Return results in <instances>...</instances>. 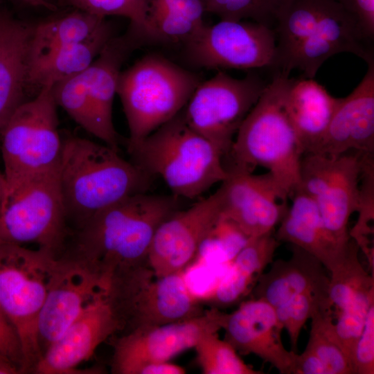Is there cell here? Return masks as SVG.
Listing matches in <instances>:
<instances>
[{
    "mask_svg": "<svg viewBox=\"0 0 374 374\" xmlns=\"http://www.w3.org/2000/svg\"><path fill=\"white\" fill-rule=\"evenodd\" d=\"M285 0H204L206 12L221 20L256 21L274 28L276 14Z\"/></svg>",
    "mask_w": 374,
    "mask_h": 374,
    "instance_id": "e575fe53",
    "label": "cell"
},
{
    "mask_svg": "<svg viewBox=\"0 0 374 374\" xmlns=\"http://www.w3.org/2000/svg\"><path fill=\"white\" fill-rule=\"evenodd\" d=\"M341 100L314 78H290L285 109L304 154L318 146Z\"/></svg>",
    "mask_w": 374,
    "mask_h": 374,
    "instance_id": "cb8c5ba5",
    "label": "cell"
},
{
    "mask_svg": "<svg viewBox=\"0 0 374 374\" xmlns=\"http://www.w3.org/2000/svg\"><path fill=\"white\" fill-rule=\"evenodd\" d=\"M113 37L114 30L105 20L84 40L62 46L30 63L28 84L42 88L84 71Z\"/></svg>",
    "mask_w": 374,
    "mask_h": 374,
    "instance_id": "4316f807",
    "label": "cell"
},
{
    "mask_svg": "<svg viewBox=\"0 0 374 374\" xmlns=\"http://www.w3.org/2000/svg\"><path fill=\"white\" fill-rule=\"evenodd\" d=\"M108 289L104 278L86 262L67 253L57 258L37 321L42 355Z\"/></svg>",
    "mask_w": 374,
    "mask_h": 374,
    "instance_id": "5bb4252c",
    "label": "cell"
},
{
    "mask_svg": "<svg viewBox=\"0 0 374 374\" xmlns=\"http://www.w3.org/2000/svg\"><path fill=\"white\" fill-rule=\"evenodd\" d=\"M186 370L170 361L148 363L141 367L138 374H184Z\"/></svg>",
    "mask_w": 374,
    "mask_h": 374,
    "instance_id": "ee69618b",
    "label": "cell"
},
{
    "mask_svg": "<svg viewBox=\"0 0 374 374\" xmlns=\"http://www.w3.org/2000/svg\"><path fill=\"white\" fill-rule=\"evenodd\" d=\"M202 2H203V3H204V0H202Z\"/></svg>",
    "mask_w": 374,
    "mask_h": 374,
    "instance_id": "681fc988",
    "label": "cell"
},
{
    "mask_svg": "<svg viewBox=\"0 0 374 374\" xmlns=\"http://www.w3.org/2000/svg\"><path fill=\"white\" fill-rule=\"evenodd\" d=\"M370 154L350 151L336 157L306 154L301 159L298 187L314 201L323 224L340 246L351 238L348 222L358 207L359 184Z\"/></svg>",
    "mask_w": 374,
    "mask_h": 374,
    "instance_id": "8fae6325",
    "label": "cell"
},
{
    "mask_svg": "<svg viewBox=\"0 0 374 374\" xmlns=\"http://www.w3.org/2000/svg\"><path fill=\"white\" fill-rule=\"evenodd\" d=\"M353 18L337 2L328 0L313 32L300 46L290 66L302 77L314 78L326 60L340 53H351L368 64L374 63V50Z\"/></svg>",
    "mask_w": 374,
    "mask_h": 374,
    "instance_id": "d6986e66",
    "label": "cell"
},
{
    "mask_svg": "<svg viewBox=\"0 0 374 374\" xmlns=\"http://www.w3.org/2000/svg\"><path fill=\"white\" fill-rule=\"evenodd\" d=\"M359 195L357 211L359 217L355 226L349 231L350 238L366 254L371 253L369 235L373 233L374 213V159L373 155L368 156L364 163L360 179Z\"/></svg>",
    "mask_w": 374,
    "mask_h": 374,
    "instance_id": "74e56055",
    "label": "cell"
},
{
    "mask_svg": "<svg viewBox=\"0 0 374 374\" xmlns=\"http://www.w3.org/2000/svg\"><path fill=\"white\" fill-rule=\"evenodd\" d=\"M290 80L289 76L274 72L224 158L230 162L226 170L253 172L258 166L267 168L287 199L299 186L304 154L285 109Z\"/></svg>",
    "mask_w": 374,
    "mask_h": 374,
    "instance_id": "3957f363",
    "label": "cell"
},
{
    "mask_svg": "<svg viewBox=\"0 0 374 374\" xmlns=\"http://www.w3.org/2000/svg\"><path fill=\"white\" fill-rule=\"evenodd\" d=\"M6 179L4 175L2 174L0 171V204L4 197L5 193H6Z\"/></svg>",
    "mask_w": 374,
    "mask_h": 374,
    "instance_id": "7dc6e473",
    "label": "cell"
},
{
    "mask_svg": "<svg viewBox=\"0 0 374 374\" xmlns=\"http://www.w3.org/2000/svg\"><path fill=\"white\" fill-rule=\"evenodd\" d=\"M193 65L207 69H274L276 35L274 28L251 20H221L205 25L186 43Z\"/></svg>",
    "mask_w": 374,
    "mask_h": 374,
    "instance_id": "7c38bea8",
    "label": "cell"
},
{
    "mask_svg": "<svg viewBox=\"0 0 374 374\" xmlns=\"http://www.w3.org/2000/svg\"><path fill=\"white\" fill-rule=\"evenodd\" d=\"M143 12L145 17V0H130ZM146 20V19H145Z\"/></svg>",
    "mask_w": 374,
    "mask_h": 374,
    "instance_id": "c3c4849f",
    "label": "cell"
},
{
    "mask_svg": "<svg viewBox=\"0 0 374 374\" xmlns=\"http://www.w3.org/2000/svg\"><path fill=\"white\" fill-rule=\"evenodd\" d=\"M359 246L351 238L349 246L330 273L328 299L337 312L357 296L374 289L373 276L362 265L358 256Z\"/></svg>",
    "mask_w": 374,
    "mask_h": 374,
    "instance_id": "f546056e",
    "label": "cell"
},
{
    "mask_svg": "<svg viewBox=\"0 0 374 374\" xmlns=\"http://www.w3.org/2000/svg\"><path fill=\"white\" fill-rule=\"evenodd\" d=\"M21 373L20 369L12 362L0 356V374Z\"/></svg>",
    "mask_w": 374,
    "mask_h": 374,
    "instance_id": "f6af8a7d",
    "label": "cell"
},
{
    "mask_svg": "<svg viewBox=\"0 0 374 374\" xmlns=\"http://www.w3.org/2000/svg\"><path fill=\"white\" fill-rule=\"evenodd\" d=\"M105 21L104 17L78 10L34 26L29 64L62 46L84 40Z\"/></svg>",
    "mask_w": 374,
    "mask_h": 374,
    "instance_id": "f1b7e54d",
    "label": "cell"
},
{
    "mask_svg": "<svg viewBox=\"0 0 374 374\" xmlns=\"http://www.w3.org/2000/svg\"><path fill=\"white\" fill-rule=\"evenodd\" d=\"M121 331L120 319L107 292L91 303L46 348L32 373H80L78 365L89 359L101 344Z\"/></svg>",
    "mask_w": 374,
    "mask_h": 374,
    "instance_id": "e0dca14e",
    "label": "cell"
},
{
    "mask_svg": "<svg viewBox=\"0 0 374 374\" xmlns=\"http://www.w3.org/2000/svg\"><path fill=\"white\" fill-rule=\"evenodd\" d=\"M353 374L374 373V304L367 313L362 332L351 354Z\"/></svg>",
    "mask_w": 374,
    "mask_h": 374,
    "instance_id": "ab89813d",
    "label": "cell"
},
{
    "mask_svg": "<svg viewBox=\"0 0 374 374\" xmlns=\"http://www.w3.org/2000/svg\"><path fill=\"white\" fill-rule=\"evenodd\" d=\"M267 83L254 71L244 78H235L218 70L213 77L196 87L182 111L184 119L224 159L240 125Z\"/></svg>",
    "mask_w": 374,
    "mask_h": 374,
    "instance_id": "30bf717a",
    "label": "cell"
},
{
    "mask_svg": "<svg viewBox=\"0 0 374 374\" xmlns=\"http://www.w3.org/2000/svg\"><path fill=\"white\" fill-rule=\"evenodd\" d=\"M58 169L27 180L2 199L0 243L35 244L55 258L64 253L71 233Z\"/></svg>",
    "mask_w": 374,
    "mask_h": 374,
    "instance_id": "ba28073f",
    "label": "cell"
},
{
    "mask_svg": "<svg viewBox=\"0 0 374 374\" xmlns=\"http://www.w3.org/2000/svg\"><path fill=\"white\" fill-rule=\"evenodd\" d=\"M58 174L68 225L73 231L113 204L148 192L152 179L118 151L78 136L62 140Z\"/></svg>",
    "mask_w": 374,
    "mask_h": 374,
    "instance_id": "7a4b0ae2",
    "label": "cell"
},
{
    "mask_svg": "<svg viewBox=\"0 0 374 374\" xmlns=\"http://www.w3.org/2000/svg\"><path fill=\"white\" fill-rule=\"evenodd\" d=\"M199 75L158 55H147L121 71L119 96L130 137L136 142L181 112L201 82Z\"/></svg>",
    "mask_w": 374,
    "mask_h": 374,
    "instance_id": "5b68a950",
    "label": "cell"
},
{
    "mask_svg": "<svg viewBox=\"0 0 374 374\" xmlns=\"http://www.w3.org/2000/svg\"><path fill=\"white\" fill-rule=\"evenodd\" d=\"M224 314L213 307L188 319L138 327L122 333L114 343L112 373L138 374L148 363L170 361L193 348L206 334L222 330Z\"/></svg>",
    "mask_w": 374,
    "mask_h": 374,
    "instance_id": "4fadbf2b",
    "label": "cell"
},
{
    "mask_svg": "<svg viewBox=\"0 0 374 374\" xmlns=\"http://www.w3.org/2000/svg\"><path fill=\"white\" fill-rule=\"evenodd\" d=\"M292 374H330L324 363L312 352L296 354Z\"/></svg>",
    "mask_w": 374,
    "mask_h": 374,
    "instance_id": "7bdbcfd3",
    "label": "cell"
},
{
    "mask_svg": "<svg viewBox=\"0 0 374 374\" xmlns=\"http://www.w3.org/2000/svg\"><path fill=\"white\" fill-rule=\"evenodd\" d=\"M202 0H145L149 37L187 42L206 25Z\"/></svg>",
    "mask_w": 374,
    "mask_h": 374,
    "instance_id": "83f0119b",
    "label": "cell"
},
{
    "mask_svg": "<svg viewBox=\"0 0 374 374\" xmlns=\"http://www.w3.org/2000/svg\"><path fill=\"white\" fill-rule=\"evenodd\" d=\"M84 71L53 84L54 98L57 105L75 122L102 141L103 134L87 92Z\"/></svg>",
    "mask_w": 374,
    "mask_h": 374,
    "instance_id": "d6a6232c",
    "label": "cell"
},
{
    "mask_svg": "<svg viewBox=\"0 0 374 374\" xmlns=\"http://www.w3.org/2000/svg\"><path fill=\"white\" fill-rule=\"evenodd\" d=\"M204 374H262L246 364L235 349L217 332L206 334L193 348Z\"/></svg>",
    "mask_w": 374,
    "mask_h": 374,
    "instance_id": "836d02e7",
    "label": "cell"
},
{
    "mask_svg": "<svg viewBox=\"0 0 374 374\" xmlns=\"http://www.w3.org/2000/svg\"><path fill=\"white\" fill-rule=\"evenodd\" d=\"M0 356L15 364L23 373L24 355L18 332L0 304Z\"/></svg>",
    "mask_w": 374,
    "mask_h": 374,
    "instance_id": "60d3db41",
    "label": "cell"
},
{
    "mask_svg": "<svg viewBox=\"0 0 374 374\" xmlns=\"http://www.w3.org/2000/svg\"><path fill=\"white\" fill-rule=\"evenodd\" d=\"M321 308L332 309L328 301L306 294L296 295L275 308L278 320L289 336L292 351L296 353L304 325Z\"/></svg>",
    "mask_w": 374,
    "mask_h": 374,
    "instance_id": "d590c367",
    "label": "cell"
},
{
    "mask_svg": "<svg viewBox=\"0 0 374 374\" xmlns=\"http://www.w3.org/2000/svg\"><path fill=\"white\" fill-rule=\"evenodd\" d=\"M249 239L222 214L200 243L193 260L197 265H229Z\"/></svg>",
    "mask_w": 374,
    "mask_h": 374,
    "instance_id": "1f68e13d",
    "label": "cell"
},
{
    "mask_svg": "<svg viewBox=\"0 0 374 374\" xmlns=\"http://www.w3.org/2000/svg\"><path fill=\"white\" fill-rule=\"evenodd\" d=\"M221 215V201L216 190L164 219L154 232L148 254V263L154 276L184 271L191 264L200 243Z\"/></svg>",
    "mask_w": 374,
    "mask_h": 374,
    "instance_id": "9a60e30c",
    "label": "cell"
},
{
    "mask_svg": "<svg viewBox=\"0 0 374 374\" xmlns=\"http://www.w3.org/2000/svg\"><path fill=\"white\" fill-rule=\"evenodd\" d=\"M356 151L374 154V63L336 109L321 142L309 154L327 157Z\"/></svg>",
    "mask_w": 374,
    "mask_h": 374,
    "instance_id": "ffe728a7",
    "label": "cell"
},
{
    "mask_svg": "<svg viewBox=\"0 0 374 374\" xmlns=\"http://www.w3.org/2000/svg\"><path fill=\"white\" fill-rule=\"evenodd\" d=\"M53 85L42 87L34 98L21 103L0 131L4 197L27 180L59 167L62 140Z\"/></svg>",
    "mask_w": 374,
    "mask_h": 374,
    "instance_id": "8992f818",
    "label": "cell"
},
{
    "mask_svg": "<svg viewBox=\"0 0 374 374\" xmlns=\"http://www.w3.org/2000/svg\"><path fill=\"white\" fill-rule=\"evenodd\" d=\"M138 37L132 29L123 36H114L84 71L88 95L103 134L102 141L116 151L120 141L112 121L113 101L121 66L135 48Z\"/></svg>",
    "mask_w": 374,
    "mask_h": 374,
    "instance_id": "7402d4cb",
    "label": "cell"
},
{
    "mask_svg": "<svg viewBox=\"0 0 374 374\" xmlns=\"http://www.w3.org/2000/svg\"><path fill=\"white\" fill-rule=\"evenodd\" d=\"M289 198L292 204L279 223L276 238L310 253L330 271L340 261L350 241L343 247L334 240L314 201L301 188H296Z\"/></svg>",
    "mask_w": 374,
    "mask_h": 374,
    "instance_id": "603a6c76",
    "label": "cell"
},
{
    "mask_svg": "<svg viewBox=\"0 0 374 374\" xmlns=\"http://www.w3.org/2000/svg\"><path fill=\"white\" fill-rule=\"evenodd\" d=\"M127 148L131 161L161 177L176 197H199L228 176L222 153L188 125L182 112Z\"/></svg>",
    "mask_w": 374,
    "mask_h": 374,
    "instance_id": "277c9868",
    "label": "cell"
},
{
    "mask_svg": "<svg viewBox=\"0 0 374 374\" xmlns=\"http://www.w3.org/2000/svg\"><path fill=\"white\" fill-rule=\"evenodd\" d=\"M217 190L222 214L249 238L273 232L287 213V198L269 172L229 170Z\"/></svg>",
    "mask_w": 374,
    "mask_h": 374,
    "instance_id": "2e32d148",
    "label": "cell"
},
{
    "mask_svg": "<svg viewBox=\"0 0 374 374\" xmlns=\"http://www.w3.org/2000/svg\"><path fill=\"white\" fill-rule=\"evenodd\" d=\"M280 244L274 231L249 238L205 294L204 300L218 308L235 304L251 293L260 276L272 262Z\"/></svg>",
    "mask_w": 374,
    "mask_h": 374,
    "instance_id": "d4e9b609",
    "label": "cell"
},
{
    "mask_svg": "<svg viewBox=\"0 0 374 374\" xmlns=\"http://www.w3.org/2000/svg\"><path fill=\"white\" fill-rule=\"evenodd\" d=\"M222 330L237 352L258 357L280 374H292L296 353L284 346L283 328L269 303L257 299L242 301L235 310L225 313Z\"/></svg>",
    "mask_w": 374,
    "mask_h": 374,
    "instance_id": "ac0fdd59",
    "label": "cell"
},
{
    "mask_svg": "<svg viewBox=\"0 0 374 374\" xmlns=\"http://www.w3.org/2000/svg\"><path fill=\"white\" fill-rule=\"evenodd\" d=\"M270 265V269L260 276L252 290L253 299L262 300L274 308L303 294L329 301L327 269L310 253L292 245V256L288 260L279 259Z\"/></svg>",
    "mask_w": 374,
    "mask_h": 374,
    "instance_id": "44dd1931",
    "label": "cell"
},
{
    "mask_svg": "<svg viewBox=\"0 0 374 374\" xmlns=\"http://www.w3.org/2000/svg\"><path fill=\"white\" fill-rule=\"evenodd\" d=\"M56 258L37 248L0 243V304L21 340L23 373H32L42 357L37 321Z\"/></svg>",
    "mask_w": 374,
    "mask_h": 374,
    "instance_id": "52a82bcc",
    "label": "cell"
},
{
    "mask_svg": "<svg viewBox=\"0 0 374 374\" xmlns=\"http://www.w3.org/2000/svg\"><path fill=\"white\" fill-rule=\"evenodd\" d=\"M108 296L125 332L188 319L203 312L184 271L154 276L149 266L114 278Z\"/></svg>",
    "mask_w": 374,
    "mask_h": 374,
    "instance_id": "9c48e42d",
    "label": "cell"
},
{
    "mask_svg": "<svg viewBox=\"0 0 374 374\" xmlns=\"http://www.w3.org/2000/svg\"><path fill=\"white\" fill-rule=\"evenodd\" d=\"M177 206L174 195L146 192L127 197L74 230L64 253L86 262L109 285L121 275L149 266L148 254L154 232Z\"/></svg>",
    "mask_w": 374,
    "mask_h": 374,
    "instance_id": "6da1fadb",
    "label": "cell"
},
{
    "mask_svg": "<svg viewBox=\"0 0 374 374\" xmlns=\"http://www.w3.org/2000/svg\"><path fill=\"white\" fill-rule=\"evenodd\" d=\"M78 10L106 18L120 16L130 19L131 28L140 37L149 38L144 14L130 0H66Z\"/></svg>",
    "mask_w": 374,
    "mask_h": 374,
    "instance_id": "f35d334b",
    "label": "cell"
},
{
    "mask_svg": "<svg viewBox=\"0 0 374 374\" xmlns=\"http://www.w3.org/2000/svg\"><path fill=\"white\" fill-rule=\"evenodd\" d=\"M33 26L0 17V131L24 102Z\"/></svg>",
    "mask_w": 374,
    "mask_h": 374,
    "instance_id": "484cf974",
    "label": "cell"
},
{
    "mask_svg": "<svg viewBox=\"0 0 374 374\" xmlns=\"http://www.w3.org/2000/svg\"><path fill=\"white\" fill-rule=\"evenodd\" d=\"M332 313L331 308H321L312 316L305 349L324 363L330 374H353L350 359L337 337Z\"/></svg>",
    "mask_w": 374,
    "mask_h": 374,
    "instance_id": "4dcf8cb0",
    "label": "cell"
},
{
    "mask_svg": "<svg viewBox=\"0 0 374 374\" xmlns=\"http://www.w3.org/2000/svg\"><path fill=\"white\" fill-rule=\"evenodd\" d=\"M374 304V289L354 298L337 312L335 329L344 350L350 357L359 339L370 307Z\"/></svg>",
    "mask_w": 374,
    "mask_h": 374,
    "instance_id": "8d00e7d4",
    "label": "cell"
},
{
    "mask_svg": "<svg viewBox=\"0 0 374 374\" xmlns=\"http://www.w3.org/2000/svg\"><path fill=\"white\" fill-rule=\"evenodd\" d=\"M30 6L42 7L49 10H55V6L52 0H21Z\"/></svg>",
    "mask_w": 374,
    "mask_h": 374,
    "instance_id": "bcb514c9",
    "label": "cell"
},
{
    "mask_svg": "<svg viewBox=\"0 0 374 374\" xmlns=\"http://www.w3.org/2000/svg\"><path fill=\"white\" fill-rule=\"evenodd\" d=\"M355 21L364 37L373 43L374 0H333Z\"/></svg>",
    "mask_w": 374,
    "mask_h": 374,
    "instance_id": "b9f144b4",
    "label": "cell"
}]
</instances>
